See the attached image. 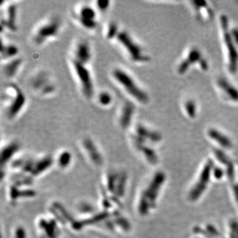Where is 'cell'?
I'll return each mask as SVG.
<instances>
[{
  "label": "cell",
  "mask_w": 238,
  "mask_h": 238,
  "mask_svg": "<svg viewBox=\"0 0 238 238\" xmlns=\"http://www.w3.org/2000/svg\"><path fill=\"white\" fill-rule=\"evenodd\" d=\"M112 76L114 79L120 84L130 96L138 102L146 104L149 101L147 94L138 86L133 77L127 71L121 69L115 68L112 71Z\"/></svg>",
  "instance_id": "obj_1"
},
{
  "label": "cell",
  "mask_w": 238,
  "mask_h": 238,
  "mask_svg": "<svg viewBox=\"0 0 238 238\" xmlns=\"http://www.w3.org/2000/svg\"><path fill=\"white\" fill-rule=\"evenodd\" d=\"M6 90L11 95V97L9 96L8 99L6 113L10 119H13L19 115L23 109L26 103V97L21 89L14 83L9 84Z\"/></svg>",
  "instance_id": "obj_2"
},
{
  "label": "cell",
  "mask_w": 238,
  "mask_h": 238,
  "mask_svg": "<svg viewBox=\"0 0 238 238\" xmlns=\"http://www.w3.org/2000/svg\"><path fill=\"white\" fill-rule=\"evenodd\" d=\"M116 39L127 50L128 55L134 62H146L149 60V57L144 53L140 46L136 43L127 32H119Z\"/></svg>",
  "instance_id": "obj_3"
},
{
  "label": "cell",
  "mask_w": 238,
  "mask_h": 238,
  "mask_svg": "<svg viewBox=\"0 0 238 238\" xmlns=\"http://www.w3.org/2000/svg\"><path fill=\"white\" fill-rule=\"evenodd\" d=\"M72 65L76 76L78 79L81 91L87 99H91L94 94V85L90 71L86 67L85 64H81L74 59Z\"/></svg>",
  "instance_id": "obj_4"
},
{
  "label": "cell",
  "mask_w": 238,
  "mask_h": 238,
  "mask_svg": "<svg viewBox=\"0 0 238 238\" xmlns=\"http://www.w3.org/2000/svg\"><path fill=\"white\" fill-rule=\"evenodd\" d=\"M220 22L223 28L225 46L228 54L229 69L232 73H234L236 71L238 65V53L234 43L235 41L228 31V22L226 17L224 15L222 16Z\"/></svg>",
  "instance_id": "obj_5"
},
{
  "label": "cell",
  "mask_w": 238,
  "mask_h": 238,
  "mask_svg": "<svg viewBox=\"0 0 238 238\" xmlns=\"http://www.w3.org/2000/svg\"><path fill=\"white\" fill-rule=\"evenodd\" d=\"M60 27L61 21L59 18H52L37 30L34 34V43L37 44H42L47 40L56 37Z\"/></svg>",
  "instance_id": "obj_6"
},
{
  "label": "cell",
  "mask_w": 238,
  "mask_h": 238,
  "mask_svg": "<svg viewBox=\"0 0 238 238\" xmlns=\"http://www.w3.org/2000/svg\"><path fill=\"white\" fill-rule=\"evenodd\" d=\"M78 21L81 25L87 29H94L97 26L96 11L89 5H83L79 11Z\"/></svg>",
  "instance_id": "obj_7"
},
{
  "label": "cell",
  "mask_w": 238,
  "mask_h": 238,
  "mask_svg": "<svg viewBox=\"0 0 238 238\" xmlns=\"http://www.w3.org/2000/svg\"><path fill=\"white\" fill-rule=\"evenodd\" d=\"M212 166L213 162H211V161H209L205 165L203 171H202V175H200L199 182L196 184V186L193 189L192 191L190 193L189 196L190 199L191 200H194L197 199L200 196V194L204 192V189L206 187V184H208V181H209L210 173Z\"/></svg>",
  "instance_id": "obj_8"
},
{
  "label": "cell",
  "mask_w": 238,
  "mask_h": 238,
  "mask_svg": "<svg viewBox=\"0 0 238 238\" xmlns=\"http://www.w3.org/2000/svg\"><path fill=\"white\" fill-rule=\"evenodd\" d=\"M91 58V50L89 43L86 40L80 41L75 47L74 59L86 65L90 61Z\"/></svg>",
  "instance_id": "obj_9"
},
{
  "label": "cell",
  "mask_w": 238,
  "mask_h": 238,
  "mask_svg": "<svg viewBox=\"0 0 238 238\" xmlns=\"http://www.w3.org/2000/svg\"><path fill=\"white\" fill-rule=\"evenodd\" d=\"M17 6L14 4L9 5L7 9L6 17L1 19V31L3 28H8L11 31H17Z\"/></svg>",
  "instance_id": "obj_10"
},
{
  "label": "cell",
  "mask_w": 238,
  "mask_h": 238,
  "mask_svg": "<svg viewBox=\"0 0 238 238\" xmlns=\"http://www.w3.org/2000/svg\"><path fill=\"white\" fill-rule=\"evenodd\" d=\"M134 111L135 107L130 102H127L123 105L119 117V123L121 127L127 128L130 126L132 120Z\"/></svg>",
  "instance_id": "obj_11"
},
{
  "label": "cell",
  "mask_w": 238,
  "mask_h": 238,
  "mask_svg": "<svg viewBox=\"0 0 238 238\" xmlns=\"http://www.w3.org/2000/svg\"><path fill=\"white\" fill-rule=\"evenodd\" d=\"M22 64V59L20 58H15L11 59L7 63L3 65V71L5 75L8 77H13L19 70Z\"/></svg>",
  "instance_id": "obj_12"
},
{
  "label": "cell",
  "mask_w": 238,
  "mask_h": 238,
  "mask_svg": "<svg viewBox=\"0 0 238 238\" xmlns=\"http://www.w3.org/2000/svg\"><path fill=\"white\" fill-rule=\"evenodd\" d=\"M201 58V54L199 52V51L197 49H194L190 51L189 54L187 59H184L183 62L181 64V65L178 67V72L183 74L184 71H186L189 65L191 64V63L197 62Z\"/></svg>",
  "instance_id": "obj_13"
},
{
  "label": "cell",
  "mask_w": 238,
  "mask_h": 238,
  "mask_svg": "<svg viewBox=\"0 0 238 238\" xmlns=\"http://www.w3.org/2000/svg\"><path fill=\"white\" fill-rule=\"evenodd\" d=\"M218 83L219 87L227 95V96L235 101H238V90L234 86L223 78L218 80Z\"/></svg>",
  "instance_id": "obj_14"
},
{
  "label": "cell",
  "mask_w": 238,
  "mask_h": 238,
  "mask_svg": "<svg viewBox=\"0 0 238 238\" xmlns=\"http://www.w3.org/2000/svg\"><path fill=\"white\" fill-rule=\"evenodd\" d=\"M50 83L49 77L48 74L44 72V71H41L33 77L31 85L34 89H38V90L41 91Z\"/></svg>",
  "instance_id": "obj_15"
},
{
  "label": "cell",
  "mask_w": 238,
  "mask_h": 238,
  "mask_svg": "<svg viewBox=\"0 0 238 238\" xmlns=\"http://www.w3.org/2000/svg\"><path fill=\"white\" fill-rule=\"evenodd\" d=\"M19 52L18 48L13 44H5L2 40L1 43V57L2 59H13L15 58Z\"/></svg>",
  "instance_id": "obj_16"
},
{
  "label": "cell",
  "mask_w": 238,
  "mask_h": 238,
  "mask_svg": "<svg viewBox=\"0 0 238 238\" xmlns=\"http://www.w3.org/2000/svg\"><path fill=\"white\" fill-rule=\"evenodd\" d=\"M208 134L211 137V138L216 141L222 146L225 147H230L231 146V142L230 139L228 137H226L225 135L219 132V131L214 129H211L208 132Z\"/></svg>",
  "instance_id": "obj_17"
},
{
  "label": "cell",
  "mask_w": 238,
  "mask_h": 238,
  "mask_svg": "<svg viewBox=\"0 0 238 238\" xmlns=\"http://www.w3.org/2000/svg\"><path fill=\"white\" fill-rule=\"evenodd\" d=\"M136 132L139 134L140 138H145V137H148L152 140H158L160 138V136L157 133H153L148 129L144 127L138 125L136 128Z\"/></svg>",
  "instance_id": "obj_18"
},
{
  "label": "cell",
  "mask_w": 238,
  "mask_h": 238,
  "mask_svg": "<svg viewBox=\"0 0 238 238\" xmlns=\"http://www.w3.org/2000/svg\"><path fill=\"white\" fill-rule=\"evenodd\" d=\"M98 101L101 106H109L112 101V95L107 91H102L98 95Z\"/></svg>",
  "instance_id": "obj_19"
},
{
  "label": "cell",
  "mask_w": 238,
  "mask_h": 238,
  "mask_svg": "<svg viewBox=\"0 0 238 238\" xmlns=\"http://www.w3.org/2000/svg\"><path fill=\"white\" fill-rule=\"evenodd\" d=\"M119 32L120 31H118V28L116 24L114 22H112L109 24L108 26V28H107L106 37L109 39L116 38Z\"/></svg>",
  "instance_id": "obj_20"
},
{
  "label": "cell",
  "mask_w": 238,
  "mask_h": 238,
  "mask_svg": "<svg viewBox=\"0 0 238 238\" xmlns=\"http://www.w3.org/2000/svg\"><path fill=\"white\" fill-rule=\"evenodd\" d=\"M186 111L190 117H194L196 112V106L193 101H188L185 105Z\"/></svg>",
  "instance_id": "obj_21"
},
{
  "label": "cell",
  "mask_w": 238,
  "mask_h": 238,
  "mask_svg": "<svg viewBox=\"0 0 238 238\" xmlns=\"http://www.w3.org/2000/svg\"><path fill=\"white\" fill-rule=\"evenodd\" d=\"M55 91H56L55 85L52 84V83H50L48 85H46L40 91L42 94H43L44 95H49L52 94Z\"/></svg>",
  "instance_id": "obj_22"
},
{
  "label": "cell",
  "mask_w": 238,
  "mask_h": 238,
  "mask_svg": "<svg viewBox=\"0 0 238 238\" xmlns=\"http://www.w3.org/2000/svg\"><path fill=\"white\" fill-rule=\"evenodd\" d=\"M109 1H98L97 2V6L98 9L101 11H105L109 7Z\"/></svg>",
  "instance_id": "obj_23"
},
{
  "label": "cell",
  "mask_w": 238,
  "mask_h": 238,
  "mask_svg": "<svg viewBox=\"0 0 238 238\" xmlns=\"http://www.w3.org/2000/svg\"><path fill=\"white\" fill-rule=\"evenodd\" d=\"M214 176H215L216 178H221L223 175V171L220 169V168H217L215 169V171H214Z\"/></svg>",
  "instance_id": "obj_24"
},
{
  "label": "cell",
  "mask_w": 238,
  "mask_h": 238,
  "mask_svg": "<svg viewBox=\"0 0 238 238\" xmlns=\"http://www.w3.org/2000/svg\"><path fill=\"white\" fill-rule=\"evenodd\" d=\"M232 34V37L234 38V40L235 41V43H237L238 45V29H234L233 31L231 33Z\"/></svg>",
  "instance_id": "obj_25"
}]
</instances>
